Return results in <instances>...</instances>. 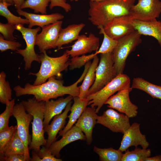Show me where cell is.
<instances>
[{
  "mask_svg": "<svg viewBox=\"0 0 161 161\" xmlns=\"http://www.w3.org/2000/svg\"><path fill=\"white\" fill-rule=\"evenodd\" d=\"M136 0H103L89 1V20L94 25L103 27L115 18L129 15Z\"/></svg>",
  "mask_w": 161,
  "mask_h": 161,
  "instance_id": "2",
  "label": "cell"
},
{
  "mask_svg": "<svg viewBox=\"0 0 161 161\" xmlns=\"http://www.w3.org/2000/svg\"><path fill=\"white\" fill-rule=\"evenodd\" d=\"M32 154V158H31L30 161H41V159L40 158L37 153L35 151L33 150Z\"/></svg>",
  "mask_w": 161,
  "mask_h": 161,
  "instance_id": "43",
  "label": "cell"
},
{
  "mask_svg": "<svg viewBox=\"0 0 161 161\" xmlns=\"http://www.w3.org/2000/svg\"><path fill=\"white\" fill-rule=\"evenodd\" d=\"M16 28L21 33L26 45L24 49H18L16 52L23 57L25 62L24 69L28 70L31 68L33 61L41 63L39 55L35 53V50L36 37L41 28L39 27L35 29L26 28L21 24L16 25Z\"/></svg>",
  "mask_w": 161,
  "mask_h": 161,
  "instance_id": "8",
  "label": "cell"
},
{
  "mask_svg": "<svg viewBox=\"0 0 161 161\" xmlns=\"http://www.w3.org/2000/svg\"><path fill=\"white\" fill-rule=\"evenodd\" d=\"M97 116L95 108L86 107L75 125L84 133L88 145L92 141L93 129L97 123Z\"/></svg>",
  "mask_w": 161,
  "mask_h": 161,
  "instance_id": "17",
  "label": "cell"
},
{
  "mask_svg": "<svg viewBox=\"0 0 161 161\" xmlns=\"http://www.w3.org/2000/svg\"><path fill=\"white\" fill-rule=\"evenodd\" d=\"M15 102L14 99L8 102L6 104L5 110L0 115V132L7 129L9 127V119L10 117L13 115Z\"/></svg>",
  "mask_w": 161,
  "mask_h": 161,
  "instance_id": "34",
  "label": "cell"
},
{
  "mask_svg": "<svg viewBox=\"0 0 161 161\" xmlns=\"http://www.w3.org/2000/svg\"><path fill=\"white\" fill-rule=\"evenodd\" d=\"M123 154L121 161H143L151 155L150 149L136 147L134 150L129 151L128 149Z\"/></svg>",
  "mask_w": 161,
  "mask_h": 161,
  "instance_id": "28",
  "label": "cell"
},
{
  "mask_svg": "<svg viewBox=\"0 0 161 161\" xmlns=\"http://www.w3.org/2000/svg\"><path fill=\"white\" fill-rule=\"evenodd\" d=\"M11 154H24L25 148L23 142L19 137L17 129L14 132L13 138L3 154L4 155Z\"/></svg>",
  "mask_w": 161,
  "mask_h": 161,
  "instance_id": "32",
  "label": "cell"
},
{
  "mask_svg": "<svg viewBox=\"0 0 161 161\" xmlns=\"http://www.w3.org/2000/svg\"><path fill=\"white\" fill-rule=\"evenodd\" d=\"M16 12L20 16L24 17L29 21L28 28H32L34 26L41 27L52 24L57 21L61 20L64 16L59 13L51 14H38L28 13L20 8L17 9Z\"/></svg>",
  "mask_w": 161,
  "mask_h": 161,
  "instance_id": "20",
  "label": "cell"
},
{
  "mask_svg": "<svg viewBox=\"0 0 161 161\" xmlns=\"http://www.w3.org/2000/svg\"><path fill=\"white\" fill-rule=\"evenodd\" d=\"M26 111L24 106L20 102L14 105L13 115L16 120L18 135L24 144L26 161H30L31 158L29 146L31 140V135L29 133V127L33 117L31 114L27 113Z\"/></svg>",
  "mask_w": 161,
  "mask_h": 161,
  "instance_id": "9",
  "label": "cell"
},
{
  "mask_svg": "<svg viewBox=\"0 0 161 161\" xmlns=\"http://www.w3.org/2000/svg\"><path fill=\"white\" fill-rule=\"evenodd\" d=\"M133 20L129 14L116 17L103 27L104 31L109 37L118 40L135 30Z\"/></svg>",
  "mask_w": 161,
  "mask_h": 161,
  "instance_id": "13",
  "label": "cell"
},
{
  "mask_svg": "<svg viewBox=\"0 0 161 161\" xmlns=\"http://www.w3.org/2000/svg\"><path fill=\"white\" fill-rule=\"evenodd\" d=\"M141 35L135 30L117 40L112 52L114 66L117 75L123 73L127 58L142 42Z\"/></svg>",
  "mask_w": 161,
  "mask_h": 161,
  "instance_id": "6",
  "label": "cell"
},
{
  "mask_svg": "<svg viewBox=\"0 0 161 161\" xmlns=\"http://www.w3.org/2000/svg\"><path fill=\"white\" fill-rule=\"evenodd\" d=\"M6 75L3 71L0 73V102L6 104L8 102L12 100V89L9 82L6 81Z\"/></svg>",
  "mask_w": 161,
  "mask_h": 161,
  "instance_id": "31",
  "label": "cell"
},
{
  "mask_svg": "<svg viewBox=\"0 0 161 161\" xmlns=\"http://www.w3.org/2000/svg\"><path fill=\"white\" fill-rule=\"evenodd\" d=\"M99 42V38L92 33H90L88 36L82 34L79 35L77 40L71 46V49L65 52L72 58L94 51L96 52L98 50Z\"/></svg>",
  "mask_w": 161,
  "mask_h": 161,
  "instance_id": "15",
  "label": "cell"
},
{
  "mask_svg": "<svg viewBox=\"0 0 161 161\" xmlns=\"http://www.w3.org/2000/svg\"><path fill=\"white\" fill-rule=\"evenodd\" d=\"M132 89L131 87L118 91L117 94L110 97L105 104L109 108L124 113L129 118L136 117L138 107L131 102L129 98V93Z\"/></svg>",
  "mask_w": 161,
  "mask_h": 161,
  "instance_id": "11",
  "label": "cell"
},
{
  "mask_svg": "<svg viewBox=\"0 0 161 161\" xmlns=\"http://www.w3.org/2000/svg\"><path fill=\"white\" fill-rule=\"evenodd\" d=\"M143 161H161V155H157L152 157H150L144 159Z\"/></svg>",
  "mask_w": 161,
  "mask_h": 161,
  "instance_id": "42",
  "label": "cell"
},
{
  "mask_svg": "<svg viewBox=\"0 0 161 161\" xmlns=\"http://www.w3.org/2000/svg\"><path fill=\"white\" fill-rule=\"evenodd\" d=\"M100 54V59L96 69L95 80L89 89V95L100 90L117 75L114 66L112 52Z\"/></svg>",
  "mask_w": 161,
  "mask_h": 161,
  "instance_id": "7",
  "label": "cell"
},
{
  "mask_svg": "<svg viewBox=\"0 0 161 161\" xmlns=\"http://www.w3.org/2000/svg\"><path fill=\"white\" fill-rule=\"evenodd\" d=\"M17 126H11L5 131L0 132V154H3L11 142Z\"/></svg>",
  "mask_w": 161,
  "mask_h": 161,
  "instance_id": "35",
  "label": "cell"
},
{
  "mask_svg": "<svg viewBox=\"0 0 161 161\" xmlns=\"http://www.w3.org/2000/svg\"><path fill=\"white\" fill-rule=\"evenodd\" d=\"M135 30L141 35L152 36L156 39L161 47V22L157 20L144 21L134 19Z\"/></svg>",
  "mask_w": 161,
  "mask_h": 161,
  "instance_id": "22",
  "label": "cell"
},
{
  "mask_svg": "<svg viewBox=\"0 0 161 161\" xmlns=\"http://www.w3.org/2000/svg\"><path fill=\"white\" fill-rule=\"evenodd\" d=\"M140 124L137 122L132 123L124 133L118 149L122 152L131 146L137 147L140 145L142 148L147 149L149 145L145 135L142 134L140 129Z\"/></svg>",
  "mask_w": 161,
  "mask_h": 161,
  "instance_id": "16",
  "label": "cell"
},
{
  "mask_svg": "<svg viewBox=\"0 0 161 161\" xmlns=\"http://www.w3.org/2000/svg\"><path fill=\"white\" fill-rule=\"evenodd\" d=\"M11 5L10 4L0 1V16L5 17L7 20L8 23L12 24H29V21L27 19L16 16L10 11L8 9V7Z\"/></svg>",
  "mask_w": 161,
  "mask_h": 161,
  "instance_id": "29",
  "label": "cell"
},
{
  "mask_svg": "<svg viewBox=\"0 0 161 161\" xmlns=\"http://www.w3.org/2000/svg\"><path fill=\"white\" fill-rule=\"evenodd\" d=\"M62 21H58L42 28L41 32L37 35L35 42L40 53L56 48L55 45L62 28Z\"/></svg>",
  "mask_w": 161,
  "mask_h": 161,
  "instance_id": "14",
  "label": "cell"
},
{
  "mask_svg": "<svg viewBox=\"0 0 161 161\" xmlns=\"http://www.w3.org/2000/svg\"><path fill=\"white\" fill-rule=\"evenodd\" d=\"M41 161H62V159L57 158L53 155L49 148L45 146H43L36 152Z\"/></svg>",
  "mask_w": 161,
  "mask_h": 161,
  "instance_id": "39",
  "label": "cell"
},
{
  "mask_svg": "<svg viewBox=\"0 0 161 161\" xmlns=\"http://www.w3.org/2000/svg\"><path fill=\"white\" fill-rule=\"evenodd\" d=\"M99 61V58L96 55L93 59L82 84L79 86L80 94L78 97L81 99H86L89 95V90L95 81L96 70Z\"/></svg>",
  "mask_w": 161,
  "mask_h": 161,
  "instance_id": "25",
  "label": "cell"
},
{
  "mask_svg": "<svg viewBox=\"0 0 161 161\" xmlns=\"http://www.w3.org/2000/svg\"><path fill=\"white\" fill-rule=\"evenodd\" d=\"M90 65V63H87L80 77L75 82L70 86H64L63 80L57 79L55 76H52L41 84L35 86L27 83L23 87L19 85L16 86L14 88V90L16 97L32 95L37 100L45 102L66 95H71L73 97L78 96L80 89L78 85L83 80Z\"/></svg>",
  "mask_w": 161,
  "mask_h": 161,
  "instance_id": "1",
  "label": "cell"
},
{
  "mask_svg": "<svg viewBox=\"0 0 161 161\" xmlns=\"http://www.w3.org/2000/svg\"><path fill=\"white\" fill-rule=\"evenodd\" d=\"M85 26L84 24L81 23L70 24L66 28H62L55 45V47L59 49L63 45L68 44L77 40L81 31Z\"/></svg>",
  "mask_w": 161,
  "mask_h": 161,
  "instance_id": "23",
  "label": "cell"
},
{
  "mask_svg": "<svg viewBox=\"0 0 161 161\" xmlns=\"http://www.w3.org/2000/svg\"><path fill=\"white\" fill-rule=\"evenodd\" d=\"M94 151L98 155L101 161H121L123 154L119 150L112 147L102 148L94 146Z\"/></svg>",
  "mask_w": 161,
  "mask_h": 161,
  "instance_id": "27",
  "label": "cell"
},
{
  "mask_svg": "<svg viewBox=\"0 0 161 161\" xmlns=\"http://www.w3.org/2000/svg\"><path fill=\"white\" fill-rule=\"evenodd\" d=\"M103 0H89V1H101Z\"/></svg>",
  "mask_w": 161,
  "mask_h": 161,
  "instance_id": "46",
  "label": "cell"
},
{
  "mask_svg": "<svg viewBox=\"0 0 161 161\" xmlns=\"http://www.w3.org/2000/svg\"><path fill=\"white\" fill-rule=\"evenodd\" d=\"M78 140H86V136L78 127L73 126L58 141L54 142L49 148L52 154L56 157H60V152L67 144Z\"/></svg>",
  "mask_w": 161,
  "mask_h": 161,
  "instance_id": "19",
  "label": "cell"
},
{
  "mask_svg": "<svg viewBox=\"0 0 161 161\" xmlns=\"http://www.w3.org/2000/svg\"><path fill=\"white\" fill-rule=\"evenodd\" d=\"M39 56L41 63L39 70L36 73L30 72L29 74L36 76L33 84L34 85H38L45 83L52 76L58 78H61L62 75L61 72L66 70L69 66L70 56L65 52L61 56L52 57L49 56L45 51Z\"/></svg>",
  "mask_w": 161,
  "mask_h": 161,
  "instance_id": "4",
  "label": "cell"
},
{
  "mask_svg": "<svg viewBox=\"0 0 161 161\" xmlns=\"http://www.w3.org/2000/svg\"><path fill=\"white\" fill-rule=\"evenodd\" d=\"M130 80L126 75H117L103 88L97 92L89 95L87 99L88 105L95 108L97 113L107 100L115 93L131 87Z\"/></svg>",
  "mask_w": 161,
  "mask_h": 161,
  "instance_id": "5",
  "label": "cell"
},
{
  "mask_svg": "<svg viewBox=\"0 0 161 161\" xmlns=\"http://www.w3.org/2000/svg\"><path fill=\"white\" fill-rule=\"evenodd\" d=\"M73 97L71 95L67 97H60L56 100L52 99L45 102L44 112V128L49 124L51 120L55 116L61 114L68 104Z\"/></svg>",
  "mask_w": 161,
  "mask_h": 161,
  "instance_id": "21",
  "label": "cell"
},
{
  "mask_svg": "<svg viewBox=\"0 0 161 161\" xmlns=\"http://www.w3.org/2000/svg\"><path fill=\"white\" fill-rule=\"evenodd\" d=\"M15 30H16V25L8 23L6 24L0 23V32L6 40L14 41L16 39L13 35Z\"/></svg>",
  "mask_w": 161,
  "mask_h": 161,
  "instance_id": "37",
  "label": "cell"
},
{
  "mask_svg": "<svg viewBox=\"0 0 161 161\" xmlns=\"http://www.w3.org/2000/svg\"><path fill=\"white\" fill-rule=\"evenodd\" d=\"M96 55L97 54L95 52L88 55H83L80 57L77 56L72 57L70 60L69 69L70 70H73L75 69L80 68L91 60L93 59Z\"/></svg>",
  "mask_w": 161,
  "mask_h": 161,
  "instance_id": "36",
  "label": "cell"
},
{
  "mask_svg": "<svg viewBox=\"0 0 161 161\" xmlns=\"http://www.w3.org/2000/svg\"><path fill=\"white\" fill-rule=\"evenodd\" d=\"M56 6L62 7L66 12H69L72 9L71 5L66 2V0H50V9L51 10Z\"/></svg>",
  "mask_w": 161,
  "mask_h": 161,
  "instance_id": "41",
  "label": "cell"
},
{
  "mask_svg": "<svg viewBox=\"0 0 161 161\" xmlns=\"http://www.w3.org/2000/svg\"><path fill=\"white\" fill-rule=\"evenodd\" d=\"M131 87L142 90L154 98L161 100V86L152 83L143 78H134Z\"/></svg>",
  "mask_w": 161,
  "mask_h": 161,
  "instance_id": "26",
  "label": "cell"
},
{
  "mask_svg": "<svg viewBox=\"0 0 161 161\" xmlns=\"http://www.w3.org/2000/svg\"><path fill=\"white\" fill-rule=\"evenodd\" d=\"M26 111L33 117L32 136L29 149L37 152L41 146H45L47 139L44 137V120L45 102L37 100L34 97L21 102Z\"/></svg>",
  "mask_w": 161,
  "mask_h": 161,
  "instance_id": "3",
  "label": "cell"
},
{
  "mask_svg": "<svg viewBox=\"0 0 161 161\" xmlns=\"http://www.w3.org/2000/svg\"><path fill=\"white\" fill-rule=\"evenodd\" d=\"M14 6L16 9L20 8V7L25 1V0H13Z\"/></svg>",
  "mask_w": 161,
  "mask_h": 161,
  "instance_id": "44",
  "label": "cell"
},
{
  "mask_svg": "<svg viewBox=\"0 0 161 161\" xmlns=\"http://www.w3.org/2000/svg\"><path fill=\"white\" fill-rule=\"evenodd\" d=\"M129 118L125 114L110 108L104 111L102 115L97 116V123L103 125L112 132L123 134L131 126Z\"/></svg>",
  "mask_w": 161,
  "mask_h": 161,
  "instance_id": "12",
  "label": "cell"
},
{
  "mask_svg": "<svg viewBox=\"0 0 161 161\" xmlns=\"http://www.w3.org/2000/svg\"><path fill=\"white\" fill-rule=\"evenodd\" d=\"M161 13L160 0H138L131 8L129 15L133 19L144 21L157 20Z\"/></svg>",
  "mask_w": 161,
  "mask_h": 161,
  "instance_id": "10",
  "label": "cell"
},
{
  "mask_svg": "<svg viewBox=\"0 0 161 161\" xmlns=\"http://www.w3.org/2000/svg\"><path fill=\"white\" fill-rule=\"evenodd\" d=\"M97 27L100 30L99 33L103 35V39L100 48L95 52L97 55L112 52L117 44V40L113 39L108 36L104 31L103 26L99 25L97 26Z\"/></svg>",
  "mask_w": 161,
  "mask_h": 161,
  "instance_id": "30",
  "label": "cell"
},
{
  "mask_svg": "<svg viewBox=\"0 0 161 161\" xmlns=\"http://www.w3.org/2000/svg\"><path fill=\"white\" fill-rule=\"evenodd\" d=\"M73 99L74 103L70 110L71 113L68 116L69 121L66 126L58 132L59 136H62L73 126L88 105L89 101L87 99L82 100L76 96L73 97Z\"/></svg>",
  "mask_w": 161,
  "mask_h": 161,
  "instance_id": "24",
  "label": "cell"
},
{
  "mask_svg": "<svg viewBox=\"0 0 161 161\" xmlns=\"http://www.w3.org/2000/svg\"><path fill=\"white\" fill-rule=\"evenodd\" d=\"M72 102L71 101L69 102L65 108L64 111L61 114L55 116L51 123L44 128L45 132H47L48 134L45 145L47 148H49L56 141L57 134L64 128L66 119L68 117V113L70 110Z\"/></svg>",
  "mask_w": 161,
  "mask_h": 161,
  "instance_id": "18",
  "label": "cell"
},
{
  "mask_svg": "<svg viewBox=\"0 0 161 161\" xmlns=\"http://www.w3.org/2000/svg\"><path fill=\"white\" fill-rule=\"evenodd\" d=\"M78 0H70V1H78Z\"/></svg>",
  "mask_w": 161,
  "mask_h": 161,
  "instance_id": "47",
  "label": "cell"
},
{
  "mask_svg": "<svg viewBox=\"0 0 161 161\" xmlns=\"http://www.w3.org/2000/svg\"><path fill=\"white\" fill-rule=\"evenodd\" d=\"M0 1L10 4L11 5H14V3L13 0H0Z\"/></svg>",
  "mask_w": 161,
  "mask_h": 161,
  "instance_id": "45",
  "label": "cell"
},
{
  "mask_svg": "<svg viewBox=\"0 0 161 161\" xmlns=\"http://www.w3.org/2000/svg\"><path fill=\"white\" fill-rule=\"evenodd\" d=\"M50 0H26L20 7L22 9L30 8L32 9L35 13H40L42 14H47V8Z\"/></svg>",
  "mask_w": 161,
  "mask_h": 161,
  "instance_id": "33",
  "label": "cell"
},
{
  "mask_svg": "<svg viewBox=\"0 0 161 161\" xmlns=\"http://www.w3.org/2000/svg\"><path fill=\"white\" fill-rule=\"evenodd\" d=\"M21 46V44L18 42L5 39L1 34H0V50L1 52L9 49L16 51Z\"/></svg>",
  "mask_w": 161,
  "mask_h": 161,
  "instance_id": "38",
  "label": "cell"
},
{
  "mask_svg": "<svg viewBox=\"0 0 161 161\" xmlns=\"http://www.w3.org/2000/svg\"><path fill=\"white\" fill-rule=\"evenodd\" d=\"M0 160L5 161H26L24 154H11L4 155L0 154Z\"/></svg>",
  "mask_w": 161,
  "mask_h": 161,
  "instance_id": "40",
  "label": "cell"
}]
</instances>
